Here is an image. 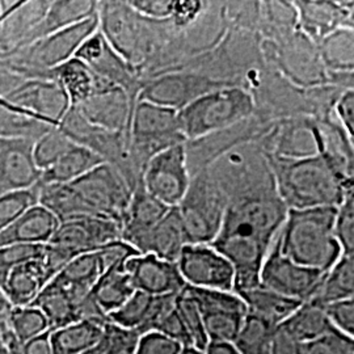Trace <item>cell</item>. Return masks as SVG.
Here are the masks:
<instances>
[{"label": "cell", "mask_w": 354, "mask_h": 354, "mask_svg": "<svg viewBox=\"0 0 354 354\" xmlns=\"http://www.w3.org/2000/svg\"><path fill=\"white\" fill-rule=\"evenodd\" d=\"M227 207L221 230L212 243L235 270L234 292L260 285V272L279 235L288 207L281 201L269 167L225 185Z\"/></svg>", "instance_id": "obj_1"}, {"label": "cell", "mask_w": 354, "mask_h": 354, "mask_svg": "<svg viewBox=\"0 0 354 354\" xmlns=\"http://www.w3.org/2000/svg\"><path fill=\"white\" fill-rule=\"evenodd\" d=\"M317 151L304 156L264 152L281 201L289 209L337 207L353 192V162L337 156L313 129Z\"/></svg>", "instance_id": "obj_2"}, {"label": "cell", "mask_w": 354, "mask_h": 354, "mask_svg": "<svg viewBox=\"0 0 354 354\" xmlns=\"http://www.w3.org/2000/svg\"><path fill=\"white\" fill-rule=\"evenodd\" d=\"M133 194L113 165L102 163L68 184L39 185V205L59 222L76 216H100L122 223Z\"/></svg>", "instance_id": "obj_3"}, {"label": "cell", "mask_w": 354, "mask_h": 354, "mask_svg": "<svg viewBox=\"0 0 354 354\" xmlns=\"http://www.w3.org/2000/svg\"><path fill=\"white\" fill-rule=\"evenodd\" d=\"M336 212L330 206L289 209L274 239L279 252L295 264L327 273L342 254L335 236Z\"/></svg>", "instance_id": "obj_4"}, {"label": "cell", "mask_w": 354, "mask_h": 354, "mask_svg": "<svg viewBox=\"0 0 354 354\" xmlns=\"http://www.w3.org/2000/svg\"><path fill=\"white\" fill-rule=\"evenodd\" d=\"M253 113L252 95L241 86H231L209 92L181 109L178 129L185 142H192L223 131Z\"/></svg>", "instance_id": "obj_5"}, {"label": "cell", "mask_w": 354, "mask_h": 354, "mask_svg": "<svg viewBox=\"0 0 354 354\" xmlns=\"http://www.w3.org/2000/svg\"><path fill=\"white\" fill-rule=\"evenodd\" d=\"M227 207V196L209 168L190 178L189 188L176 206L188 244H212Z\"/></svg>", "instance_id": "obj_6"}, {"label": "cell", "mask_w": 354, "mask_h": 354, "mask_svg": "<svg viewBox=\"0 0 354 354\" xmlns=\"http://www.w3.org/2000/svg\"><path fill=\"white\" fill-rule=\"evenodd\" d=\"M177 113V111L153 102H136L127 140L130 159L140 172L153 155L180 143H187L178 129Z\"/></svg>", "instance_id": "obj_7"}, {"label": "cell", "mask_w": 354, "mask_h": 354, "mask_svg": "<svg viewBox=\"0 0 354 354\" xmlns=\"http://www.w3.org/2000/svg\"><path fill=\"white\" fill-rule=\"evenodd\" d=\"M121 241V225L100 216H76L61 221L48 245L64 264L84 253L96 252Z\"/></svg>", "instance_id": "obj_8"}, {"label": "cell", "mask_w": 354, "mask_h": 354, "mask_svg": "<svg viewBox=\"0 0 354 354\" xmlns=\"http://www.w3.org/2000/svg\"><path fill=\"white\" fill-rule=\"evenodd\" d=\"M99 30L129 64L137 67L146 53V19L136 12L127 1H97Z\"/></svg>", "instance_id": "obj_9"}, {"label": "cell", "mask_w": 354, "mask_h": 354, "mask_svg": "<svg viewBox=\"0 0 354 354\" xmlns=\"http://www.w3.org/2000/svg\"><path fill=\"white\" fill-rule=\"evenodd\" d=\"M190 178L187 143H180L153 155L145 165L140 180L153 198L168 207H176L188 192Z\"/></svg>", "instance_id": "obj_10"}, {"label": "cell", "mask_w": 354, "mask_h": 354, "mask_svg": "<svg viewBox=\"0 0 354 354\" xmlns=\"http://www.w3.org/2000/svg\"><path fill=\"white\" fill-rule=\"evenodd\" d=\"M231 86L236 84L231 80L194 73H171L143 83L138 100L153 102L180 112L203 95Z\"/></svg>", "instance_id": "obj_11"}, {"label": "cell", "mask_w": 354, "mask_h": 354, "mask_svg": "<svg viewBox=\"0 0 354 354\" xmlns=\"http://www.w3.org/2000/svg\"><path fill=\"white\" fill-rule=\"evenodd\" d=\"M326 272L295 264L272 244L260 272V285L283 297L306 302L310 301L326 277Z\"/></svg>", "instance_id": "obj_12"}, {"label": "cell", "mask_w": 354, "mask_h": 354, "mask_svg": "<svg viewBox=\"0 0 354 354\" xmlns=\"http://www.w3.org/2000/svg\"><path fill=\"white\" fill-rule=\"evenodd\" d=\"M0 105L21 111L39 121L58 127L70 111V102L61 86L53 79H33L0 97Z\"/></svg>", "instance_id": "obj_13"}, {"label": "cell", "mask_w": 354, "mask_h": 354, "mask_svg": "<svg viewBox=\"0 0 354 354\" xmlns=\"http://www.w3.org/2000/svg\"><path fill=\"white\" fill-rule=\"evenodd\" d=\"M176 264L188 286L234 291V266L212 244H187Z\"/></svg>", "instance_id": "obj_14"}, {"label": "cell", "mask_w": 354, "mask_h": 354, "mask_svg": "<svg viewBox=\"0 0 354 354\" xmlns=\"http://www.w3.org/2000/svg\"><path fill=\"white\" fill-rule=\"evenodd\" d=\"M74 58L84 62L108 83L125 91L129 99L136 105L143 86L137 67L115 53L99 29L80 45Z\"/></svg>", "instance_id": "obj_15"}, {"label": "cell", "mask_w": 354, "mask_h": 354, "mask_svg": "<svg viewBox=\"0 0 354 354\" xmlns=\"http://www.w3.org/2000/svg\"><path fill=\"white\" fill-rule=\"evenodd\" d=\"M35 142L0 137V196L39 184L41 171L33 159Z\"/></svg>", "instance_id": "obj_16"}, {"label": "cell", "mask_w": 354, "mask_h": 354, "mask_svg": "<svg viewBox=\"0 0 354 354\" xmlns=\"http://www.w3.org/2000/svg\"><path fill=\"white\" fill-rule=\"evenodd\" d=\"M127 269L134 289L150 295L178 294L185 288L176 263L165 261L153 254H136L127 259Z\"/></svg>", "instance_id": "obj_17"}, {"label": "cell", "mask_w": 354, "mask_h": 354, "mask_svg": "<svg viewBox=\"0 0 354 354\" xmlns=\"http://www.w3.org/2000/svg\"><path fill=\"white\" fill-rule=\"evenodd\" d=\"M134 106L125 91L112 87L93 95L75 109L91 125L127 137Z\"/></svg>", "instance_id": "obj_18"}, {"label": "cell", "mask_w": 354, "mask_h": 354, "mask_svg": "<svg viewBox=\"0 0 354 354\" xmlns=\"http://www.w3.org/2000/svg\"><path fill=\"white\" fill-rule=\"evenodd\" d=\"M45 251V250H44ZM51 281L50 273L44 261V253L12 268L4 279L0 290L12 307H24L32 304L41 290Z\"/></svg>", "instance_id": "obj_19"}, {"label": "cell", "mask_w": 354, "mask_h": 354, "mask_svg": "<svg viewBox=\"0 0 354 354\" xmlns=\"http://www.w3.org/2000/svg\"><path fill=\"white\" fill-rule=\"evenodd\" d=\"M169 209L171 207L149 194L140 180L136 189L133 190L121 223V241L133 247L145 234L162 221Z\"/></svg>", "instance_id": "obj_20"}, {"label": "cell", "mask_w": 354, "mask_h": 354, "mask_svg": "<svg viewBox=\"0 0 354 354\" xmlns=\"http://www.w3.org/2000/svg\"><path fill=\"white\" fill-rule=\"evenodd\" d=\"M188 244L176 207H171L162 221L145 234L133 248L140 254H153L165 261L176 263Z\"/></svg>", "instance_id": "obj_21"}, {"label": "cell", "mask_w": 354, "mask_h": 354, "mask_svg": "<svg viewBox=\"0 0 354 354\" xmlns=\"http://www.w3.org/2000/svg\"><path fill=\"white\" fill-rule=\"evenodd\" d=\"M59 219L42 205H35L0 232V247L13 244L45 245L50 241Z\"/></svg>", "instance_id": "obj_22"}, {"label": "cell", "mask_w": 354, "mask_h": 354, "mask_svg": "<svg viewBox=\"0 0 354 354\" xmlns=\"http://www.w3.org/2000/svg\"><path fill=\"white\" fill-rule=\"evenodd\" d=\"M51 79L64 89L71 108L79 106L102 91L115 87L95 74L87 64L77 58H71L51 70Z\"/></svg>", "instance_id": "obj_23"}, {"label": "cell", "mask_w": 354, "mask_h": 354, "mask_svg": "<svg viewBox=\"0 0 354 354\" xmlns=\"http://www.w3.org/2000/svg\"><path fill=\"white\" fill-rule=\"evenodd\" d=\"M97 12V1H50L45 16L28 35L26 46L64 28L77 24Z\"/></svg>", "instance_id": "obj_24"}, {"label": "cell", "mask_w": 354, "mask_h": 354, "mask_svg": "<svg viewBox=\"0 0 354 354\" xmlns=\"http://www.w3.org/2000/svg\"><path fill=\"white\" fill-rule=\"evenodd\" d=\"M125 263H117L108 268L89 292L91 299L106 317L120 308L137 291L125 269Z\"/></svg>", "instance_id": "obj_25"}, {"label": "cell", "mask_w": 354, "mask_h": 354, "mask_svg": "<svg viewBox=\"0 0 354 354\" xmlns=\"http://www.w3.org/2000/svg\"><path fill=\"white\" fill-rule=\"evenodd\" d=\"M245 304L248 314L259 317L273 327L282 324L291 314L304 304L276 291L269 290L259 285L251 290L241 291L238 294Z\"/></svg>", "instance_id": "obj_26"}, {"label": "cell", "mask_w": 354, "mask_h": 354, "mask_svg": "<svg viewBox=\"0 0 354 354\" xmlns=\"http://www.w3.org/2000/svg\"><path fill=\"white\" fill-rule=\"evenodd\" d=\"M102 163L105 162L97 153L76 143L74 147L64 152L54 165L41 172L39 185L73 183Z\"/></svg>", "instance_id": "obj_27"}, {"label": "cell", "mask_w": 354, "mask_h": 354, "mask_svg": "<svg viewBox=\"0 0 354 354\" xmlns=\"http://www.w3.org/2000/svg\"><path fill=\"white\" fill-rule=\"evenodd\" d=\"M106 323L82 320L64 328L51 330V354H83L95 348L104 337Z\"/></svg>", "instance_id": "obj_28"}, {"label": "cell", "mask_w": 354, "mask_h": 354, "mask_svg": "<svg viewBox=\"0 0 354 354\" xmlns=\"http://www.w3.org/2000/svg\"><path fill=\"white\" fill-rule=\"evenodd\" d=\"M282 326L302 344L314 342L335 329L326 315L324 307L313 301L301 304Z\"/></svg>", "instance_id": "obj_29"}, {"label": "cell", "mask_w": 354, "mask_h": 354, "mask_svg": "<svg viewBox=\"0 0 354 354\" xmlns=\"http://www.w3.org/2000/svg\"><path fill=\"white\" fill-rule=\"evenodd\" d=\"M354 298V256L342 254L327 272L315 295L310 299L320 306Z\"/></svg>", "instance_id": "obj_30"}, {"label": "cell", "mask_w": 354, "mask_h": 354, "mask_svg": "<svg viewBox=\"0 0 354 354\" xmlns=\"http://www.w3.org/2000/svg\"><path fill=\"white\" fill-rule=\"evenodd\" d=\"M274 328L264 320L247 314L232 345L239 354H273Z\"/></svg>", "instance_id": "obj_31"}, {"label": "cell", "mask_w": 354, "mask_h": 354, "mask_svg": "<svg viewBox=\"0 0 354 354\" xmlns=\"http://www.w3.org/2000/svg\"><path fill=\"white\" fill-rule=\"evenodd\" d=\"M54 127L30 114L0 105V137L36 142Z\"/></svg>", "instance_id": "obj_32"}, {"label": "cell", "mask_w": 354, "mask_h": 354, "mask_svg": "<svg viewBox=\"0 0 354 354\" xmlns=\"http://www.w3.org/2000/svg\"><path fill=\"white\" fill-rule=\"evenodd\" d=\"M156 302V295L136 291L125 304L108 315V322L120 328L142 332L147 323L152 308Z\"/></svg>", "instance_id": "obj_33"}, {"label": "cell", "mask_w": 354, "mask_h": 354, "mask_svg": "<svg viewBox=\"0 0 354 354\" xmlns=\"http://www.w3.org/2000/svg\"><path fill=\"white\" fill-rule=\"evenodd\" d=\"M184 291L197 304L201 313H228L247 317L248 311L241 297L234 291L212 290L185 285Z\"/></svg>", "instance_id": "obj_34"}, {"label": "cell", "mask_w": 354, "mask_h": 354, "mask_svg": "<svg viewBox=\"0 0 354 354\" xmlns=\"http://www.w3.org/2000/svg\"><path fill=\"white\" fill-rule=\"evenodd\" d=\"M75 145L59 127H53L33 145V159L38 169L41 172L48 169Z\"/></svg>", "instance_id": "obj_35"}, {"label": "cell", "mask_w": 354, "mask_h": 354, "mask_svg": "<svg viewBox=\"0 0 354 354\" xmlns=\"http://www.w3.org/2000/svg\"><path fill=\"white\" fill-rule=\"evenodd\" d=\"M39 203V184L28 189L13 190L0 196V232L12 225L28 209Z\"/></svg>", "instance_id": "obj_36"}, {"label": "cell", "mask_w": 354, "mask_h": 354, "mask_svg": "<svg viewBox=\"0 0 354 354\" xmlns=\"http://www.w3.org/2000/svg\"><path fill=\"white\" fill-rule=\"evenodd\" d=\"M207 342L232 344L241 328L244 317L228 313H201Z\"/></svg>", "instance_id": "obj_37"}, {"label": "cell", "mask_w": 354, "mask_h": 354, "mask_svg": "<svg viewBox=\"0 0 354 354\" xmlns=\"http://www.w3.org/2000/svg\"><path fill=\"white\" fill-rule=\"evenodd\" d=\"M176 310L189 335L192 346L205 352L209 342L203 328V314L197 304L190 298L184 289L177 295Z\"/></svg>", "instance_id": "obj_38"}, {"label": "cell", "mask_w": 354, "mask_h": 354, "mask_svg": "<svg viewBox=\"0 0 354 354\" xmlns=\"http://www.w3.org/2000/svg\"><path fill=\"white\" fill-rule=\"evenodd\" d=\"M11 323L21 344L50 330L45 315L33 306L12 307Z\"/></svg>", "instance_id": "obj_39"}, {"label": "cell", "mask_w": 354, "mask_h": 354, "mask_svg": "<svg viewBox=\"0 0 354 354\" xmlns=\"http://www.w3.org/2000/svg\"><path fill=\"white\" fill-rule=\"evenodd\" d=\"M335 236L342 254L354 256V200L351 192L339 206L335 216Z\"/></svg>", "instance_id": "obj_40"}, {"label": "cell", "mask_w": 354, "mask_h": 354, "mask_svg": "<svg viewBox=\"0 0 354 354\" xmlns=\"http://www.w3.org/2000/svg\"><path fill=\"white\" fill-rule=\"evenodd\" d=\"M44 250L45 245L37 244H13L0 247V288L12 268L42 256Z\"/></svg>", "instance_id": "obj_41"}, {"label": "cell", "mask_w": 354, "mask_h": 354, "mask_svg": "<svg viewBox=\"0 0 354 354\" xmlns=\"http://www.w3.org/2000/svg\"><path fill=\"white\" fill-rule=\"evenodd\" d=\"M302 354H354V337L333 329L314 342L304 344Z\"/></svg>", "instance_id": "obj_42"}, {"label": "cell", "mask_w": 354, "mask_h": 354, "mask_svg": "<svg viewBox=\"0 0 354 354\" xmlns=\"http://www.w3.org/2000/svg\"><path fill=\"white\" fill-rule=\"evenodd\" d=\"M105 349L102 354H136L140 342V333L136 330L124 329L112 323L105 324Z\"/></svg>", "instance_id": "obj_43"}, {"label": "cell", "mask_w": 354, "mask_h": 354, "mask_svg": "<svg viewBox=\"0 0 354 354\" xmlns=\"http://www.w3.org/2000/svg\"><path fill=\"white\" fill-rule=\"evenodd\" d=\"M324 311L333 328L354 337V298L326 304Z\"/></svg>", "instance_id": "obj_44"}, {"label": "cell", "mask_w": 354, "mask_h": 354, "mask_svg": "<svg viewBox=\"0 0 354 354\" xmlns=\"http://www.w3.org/2000/svg\"><path fill=\"white\" fill-rule=\"evenodd\" d=\"M11 311L12 304L3 295L0 298V354H21L23 344L15 333Z\"/></svg>", "instance_id": "obj_45"}, {"label": "cell", "mask_w": 354, "mask_h": 354, "mask_svg": "<svg viewBox=\"0 0 354 354\" xmlns=\"http://www.w3.org/2000/svg\"><path fill=\"white\" fill-rule=\"evenodd\" d=\"M153 332L160 333L165 337L178 342L181 346H192L189 335L184 327L181 317L177 313L176 306L160 319V322L156 324Z\"/></svg>", "instance_id": "obj_46"}, {"label": "cell", "mask_w": 354, "mask_h": 354, "mask_svg": "<svg viewBox=\"0 0 354 354\" xmlns=\"http://www.w3.org/2000/svg\"><path fill=\"white\" fill-rule=\"evenodd\" d=\"M127 4L146 20H171L175 1L172 0H134Z\"/></svg>", "instance_id": "obj_47"}, {"label": "cell", "mask_w": 354, "mask_h": 354, "mask_svg": "<svg viewBox=\"0 0 354 354\" xmlns=\"http://www.w3.org/2000/svg\"><path fill=\"white\" fill-rule=\"evenodd\" d=\"M181 345L160 333L150 332L140 337L136 354H178Z\"/></svg>", "instance_id": "obj_48"}, {"label": "cell", "mask_w": 354, "mask_h": 354, "mask_svg": "<svg viewBox=\"0 0 354 354\" xmlns=\"http://www.w3.org/2000/svg\"><path fill=\"white\" fill-rule=\"evenodd\" d=\"M335 111L342 122V127L348 137L353 142L354 136V92L353 89H346L336 102Z\"/></svg>", "instance_id": "obj_49"}, {"label": "cell", "mask_w": 354, "mask_h": 354, "mask_svg": "<svg viewBox=\"0 0 354 354\" xmlns=\"http://www.w3.org/2000/svg\"><path fill=\"white\" fill-rule=\"evenodd\" d=\"M304 344L298 342L282 324L274 328L273 333V354H302Z\"/></svg>", "instance_id": "obj_50"}, {"label": "cell", "mask_w": 354, "mask_h": 354, "mask_svg": "<svg viewBox=\"0 0 354 354\" xmlns=\"http://www.w3.org/2000/svg\"><path fill=\"white\" fill-rule=\"evenodd\" d=\"M203 7L201 1H175L171 21L176 26H189L203 12Z\"/></svg>", "instance_id": "obj_51"}, {"label": "cell", "mask_w": 354, "mask_h": 354, "mask_svg": "<svg viewBox=\"0 0 354 354\" xmlns=\"http://www.w3.org/2000/svg\"><path fill=\"white\" fill-rule=\"evenodd\" d=\"M50 335L48 330L23 344L21 354H51Z\"/></svg>", "instance_id": "obj_52"}, {"label": "cell", "mask_w": 354, "mask_h": 354, "mask_svg": "<svg viewBox=\"0 0 354 354\" xmlns=\"http://www.w3.org/2000/svg\"><path fill=\"white\" fill-rule=\"evenodd\" d=\"M203 354H239L232 344L209 342Z\"/></svg>", "instance_id": "obj_53"}, {"label": "cell", "mask_w": 354, "mask_h": 354, "mask_svg": "<svg viewBox=\"0 0 354 354\" xmlns=\"http://www.w3.org/2000/svg\"><path fill=\"white\" fill-rule=\"evenodd\" d=\"M105 330V329H104ZM105 344H106V342H105V336L102 337V342H99L95 348H92V349H89V351H87V352H84L83 354H102V352H104V349H105Z\"/></svg>", "instance_id": "obj_54"}, {"label": "cell", "mask_w": 354, "mask_h": 354, "mask_svg": "<svg viewBox=\"0 0 354 354\" xmlns=\"http://www.w3.org/2000/svg\"><path fill=\"white\" fill-rule=\"evenodd\" d=\"M178 354H203V352L193 348V346H183Z\"/></svg>", "instance_id": "obj_55"}, {"label": "cell", "mask_w": 354, "mask_h": 354, "mask_svg": "<svg viewBox=\"0 0 354 354\" xmlns=\"http://www.w3.org/2000/svg\"><path fill=\"white\" fill-rule=\"evenodd\" d=\"M1 297H3V292H1V290H0V298H1Z\"/></svg>", "instance_id": "obj_56"}]
</instances>
